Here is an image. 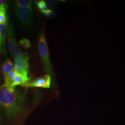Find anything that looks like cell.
Masks as SVG:
<instances>
[{"label": "cell", "mask_w": 125, "mask_h": 125, "mask_svg": "<svg viewBox=\"0 0 125 125\" xmlns=\"http://www.w3.org/2000/svg\"><path fill=\"white\" fill-rule=\"evenodd\" d=\"M41 12L46 17H48V18L53 17L55 15L54 12L52 9H46L44 11H41Z\"/></svg>", "instance_id": "cell-13"}, {"label": "cell", "mask_w": 125, "mask_h": 125, "mask_svg": "<svg viewBox=\"0 0 125 125\" xmlns=\"http://www.w3.org/2000/svg\"><path fill=\"white\" fill-rule=\"evenodd\" d=\"M38 50L45 68V72L51 77L53 76V70L50 58L49 52L45 32L40 31L38 39Z\"/></svg>", "instance_id": "cell-2"}, {"label": "cell", "mask_w": 125, "mask_h": 125, "mask_svg": "<svg viewBox=\"0 0 125 125\" xmlns=\"http://www.w3.org/2000/svg\"><path fill=\"white\" fill-rule=\"evenodd\" d=\"M7 23L1 24H0V36L1 45V53L4 56H7V51L6 48V35L7 33L8 26Z\"/></svg>", "instance_id": "cell-7"}, {"label": "cell", "mask_w": 125, "mask_h": 125, "mask_svg": "<svg viewBox=\"0 0 125 125\" xmlns=\"http://www.w3.org/2000/svg\"><path fill=\"white\" fill-rule=\"evenodd\" d=\"M16 13L20 22L24 27H30L32 22V8L23 7L16 5Z\"/></svg>", "instance_id": "cell-3"}, {"label": "cell", "mask_w": 125, "mask_h": 125, "mask_svg": "<svg viewBox=\"0 0 125 125\" xmlns=\"http://www.w3.org/2000/svg\"><path fill=\"white\" fill-rule=\"evenodd\" d=\"M0 105L7 120H15L25 112L26 98L22 92L15 87L0 86Z\"/></svg>", "instance_id": "cell-1"}, {"label": "cell", "mask_w": 125, "mask_h": 125, "mask_svg": "<svg viewBox=\"0 0 125 125\" xmlns=\"http://www.w3.org/2000/svg\"><path fill=\"white\" fill-rule=\"evenodd\" d=\"M56 2L57 1L55 0H47L45 1V3L47 5V7H49L50 8L53 7L56 3Z\"/></svg>", "instance_id": "cell-16"}, {"label": "cell", "mask_w": 125, "mask_h": 125, "mask_svg": "<svg viewBox=\"0 0 125 125\" xmlns=\"http://www.w3.org/2000/svg\"><path fill=\"white\" fill-rule=\"evenodd\" d=\"M3 111L0 105V125H2L3 121Z\"/></svg>", "instance_id": "cell-17"}, {"label": "cell", "mask_w": 125, "mask_h": 125, "mask_svg": "<svg viewBox=\"0 0 125 125\" xmlns=\"http://www.w3.org/2000/svg\"><path fill=\"white\" fill-rule=\"evenodd\" d=\"M13 69L14 67L12 62L8 58L1 67V72L4 75V80L7 78L9 74L13 71Z\"/></svg>", "instance_id": "cell-9"}, {"label": "cell", "mask_w": 125, "mask_h": 125, "mask_svg": "<svg viewBox=\"0 0 125 125\" xmlns=\"http://www.w3.org/2000/svg\"><path fill=\"white\" fill-rule=\"evenodd\" d=\"M8 2V0H0V4L4 5L7 4L6 3Z\"/></svg>", "instance_id": "cell-18"}, {"label": "cell", "mask_w": 125, "mask_h": 125, "mask_svg": "<svg viewBox=\"0 0 125 125\" xmlns=\"http://www.w3.org/2000/svg\"><path fill=\"white\" fill-rule=\"evenodd\" d=\"M8 15L6 12L0 13V24H3L8 23Z\"/></svg>", "instance_id": "cell-14"}, {"label": "cell", "mask_w": 125, "mask_h": 125, "mask_svg": "<svg viewBox=\"0 0 125 125\" xmlns=\"http://www.w3.org/2000/svg\"><path fill=\"white\" fill-rule=\"evenodd\" d=\"M51 84V77L49 75L39 77L34 80L22 86L26 87H38L48 89Z\"/></svg>", "instance_id": "cell-5"}, {"label": "cell", "mask_w": 125, "mask_h": 125, "mask_svg": "<svg viewBox=\"0 0 125 125\" xmlns=\"http://www.w3.org/2000/svg\"><path fill=\"white\" fill-rule=\"evenodd\" d=\"M8 48L9 51L10 55L12 53L13 50L15 46L17 45L15 36V32L13 25L12 24H10L8 27Z\"/></svg>", "instance_id": "cell-6"}, {"label": "cell", "mask_w": 125, "mask_h": 125, "mask_svg": "<svg viewBox=\"0 0 125 125\" xmlns=\"http://www.w3.org/2000/svg\"><path fill=\"white\" fill-rule=\"evenodd\" d=\"M30 78L28 76H23L22 75L17 74L13 80L11 87H15L16 86L21 85L22 86L27 83L29 82Z\"/></svg>", "instance_id": "cell-8"}, {"label": "cell", "mask_w": 125, "mask_h": 125, "mask_svg": "<svg viewBox=\"0 0 125 125\" xmlns=\"http://www.w3.org/2000/svg\"><path fill=\"white\" fill-rule=\"evenodd\" d=\"M19 44L22 47L26 49H28L31 47L30 41L27 39H24L20 40Z\"/></svg>", "instance_id": "cell-12"}, {"label": "cell", "mask_w": 125, "mask_h": 125, "mask_svg": "<svg viewBox=\"0 0 125 125\" xmlns=\"http://www.w3.org/2000/svg\"><path fill=\"white\" fill-rule=\"evenodd\" d=\"M23 54H24V53L22 52L20 47L17 45L14 48L11 56L15 60L17 59L18 58H20L22 56Z\"/></svg>", "instance_id": "cell-11"}, {"label": "cell", "mask_w": 125, "mask_h": 125, "mask_svg": "<svg viewBox=\"0 0 125 125\" xmlns=\"http://www.w3.org/2000/svg\"><path fill=\"white\" fill-rule=\"evenodd\" d=\"M38 9L40 10L41 11H44L47 9V5L44 0H40L37 4H36Z\"/></svg>", "instance_id": "cell-15"}, {"label": "cell", "mask_w": 125, "mask_h": 125, "mask_svg": "<svg viewBox=\"0 0 125 125\" xmlns=\"http://www.w3.org/2000/svg\"><path fill=\"white\" fill-rule=\"evenodd\" d=\"M40 0H34L33 1H34V3H35L36 4H37L39 2H40Z\"/></svg>", "instance_id": "cell-19"}, {"label": "cell", "mask_w": 125, "mask_h": 125, "mask_svg": "<svg viewBox=\"0 0 125 125\" xmlns=\"http://www.w3.org/2000/svg\"><path fill=\"white\" fill-rule=\"evenodd\" d=\"M0 73H1V69H0Z\"/></svg>", "instance_id": "cell-20"}, {"label": "cell", "mask_w": 125, "mask_h": 125, "mask_svg": "<svg viewBox=\"0 0 125 125\" xmlns=\"http://www.w3.org/2000/svg\"><path fill=\"white\" fill-rule=\"evenodd\" d=\"M29 56L27 52L24 53L22 56L14 61V70L17 74L28 76L29 70Z\"/></svg>", "instance_id": "cell-4"}, {"label": "cell", "mask_w": 125, "mask_h": 125, "mask_svg": "<svg viewBox=\"0 0 125 125\" xmlns=\"http://www.w3.org/2000/svg\"><path fill=\"white\" fill-rule=\"evenodd\" d=\"M32 1L30 0H17L15 1L16 5L26 8H32Z\"/></svg>", "instance_id": "cell-10"}]
</instances>
